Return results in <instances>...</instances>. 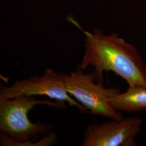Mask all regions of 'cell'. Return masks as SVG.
I'll list each match as a JSON object with an SVG mask.
<instances>
[{
  "label": "cell",
  "instance_id": "cell-6",
  "mask_svg": "<svg viewBox=\"0 0 146 146\" xmlns=\"http://www.w3.org/2000/svg\"><path fill=\"white\" fill-rule=\"evenodd\" d=\"M110 103L117 111L137 112L146 110V87L129 86L125 93L110 96Z\"/></svg>",
  "mask_w": 146,
  "mask_h": 146
},
{
  "label": "cell",
  "instance_id": "cell-2",
  "mask_svg": "<svg viewBox=\"0 0 146 146\" xmlns=\"http://www.w3.org/2000/svg\"><path fill=\"white\" fill-rule=\"evenodd\" d=\"M37 105H47L59 110L65 104L58 101L37 100L34 96L20 95L11 99L0 98V145L15 146L36 139L52 131L55 126L42 122H31L28 114Z\"/></svg>",
  "mask_w": 146,
  "mask_h": 146
},
{
  "label": "cell",
  "instance_id": "cell-5",
  "mask_svg": "<svg viewBox=\"0 0 146 146\" xmlns=\"http://www.w3.org/2000/svg\"><path fill=\"white\" fill-rule=\"evenodd\" d=\"M142 124V119L137 116L90 124L84 131L80 146H137L135 138L140 132Z\"/></svg>",
  "mask_w": 146,
  "mask_h": 146
},
{
  "label": "cell",
  "instance_id": "cell-1",
  "mask_svg": "<svg viewBox=\"0 0 146 146\" xmlns=\"http://www.w3.org/2000/svg\"><path fill=\"white\" fill-rule=\"evenodd\" d=\"M71 21L85 36L84 53L80 66L83 70L94 67L96 82L104 84L103 73L111 71L129 86L146 87V64L134 45L116 33L106 35L98 29L93 32L84 31L76 21Z\"/></svg>",
  "mask_w": 146,
  "mask_h": 146
},
{
  "label": "cell",
  "instance_id": "cell-3",
  "mask_svg": "<svg viewBox=\"0 0 146 146\" xmlns=\"http://www.w3.org/2000/svg\"><path fill=\"white\" fill-rule=\"evenodd\" d=\"M80 64L70 74H64V81L68 93L88 110L90 114L100 115L111 120L123 118L120 111L114 110L110 98L121 93L116 87L105 88L104 84L96 82L94 75L83 72Z\"/></svg>",
  "mask_w": 146,
  "mask_h": 146
},
{
  "label": "cell",
  "instance_id": "cell-4",
  "mask_svg": "<svg viewBox=\"0 0 146 146\" xmlns=\"http://www.w3.org/2000/svg\"><path fill=\"white\" fill-rule=\"evenodd\" d=\"M0 98L11 99L20 95L34 96L44 95L52 99L76 107L82 113H89L84 106L69 94L66 89L64 74L47 68L42 76L34 75L28 78L17 80L9 87L1 85Z\"/></svg>",
  "mask_w": 146,
  "mask_h": 146
}]
</instances>
